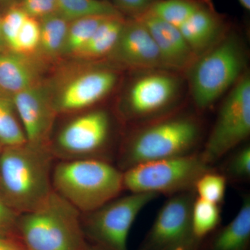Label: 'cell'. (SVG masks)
I'll return each instance as SVG.
<instances>
[{"mask_svg": "<svg viewBox=\"0 0 250 250\" xmlns=\"http://www.w3.org/2000/svg\"><path fill=\"white\" fill-rule=\"evenodd\" d=\"M28 15L18 2L11 5L1 15V29L5 47L15 52L18 34Z\"/></svg>", "mask_w": 250, "mask_h": 250, "instance_id": "27", "label": "cell"}, {"mask_svg": "<svg viewBox=\"0 0 250 250\" xmlns=\"http://www.w3.org/2000/svg\"><path fill=\"white\" fill-rule=\"evenodd\" d=\"M123 102V113L136 126L177 110L183 80L178 72L165 70H137Z\"/></svg>", "mask_w": 250, "mask_h": 250, "instance_id": "7", "label": "cell"}, {"mask_svg": "<svg viewBox=\"0 0 250 250\" xmlns=\"http://www.w3.org/2000/svg\"><path fill=\"white\" fill-rule=\"evenodd\" d=\"M138 18L150 32L166 70L187 73L197 58L178 28L150 13Z\"/></svg>", "mask_w": 250, "mask_h": 250, "instance_id": "15", "label": "cell"}, {"mask_svg": "<svg viewBox=\"0 0 250 250\" xmlns=\"http://www.w3.org/2000/svg\"><path fill=\"white\" fill-rule=\"evenodd\" d=\"M242 39L229 28L216 42L199 56L187 72L189 89L199 111L211 107L247 71Z\"/></svg>", "mask_w": 250, "mask_h": 250, "instance_id": "4", "label": "cell"}, {"mask_svg": "<svg viewBox=\"0 0 250 250\" xmlns=\"http://www.w3.org/2000/svg\"><path fill=\"white\" fill-rule=\"evenodd\" d=\"M250 134V76L248 70L229 91L201 153L212 166L244 142Z\"/></svg>", "mask_w": 250, "mask_h": 250, "instance_id": "8", "label": "cell"}, {"mask_svg": "<svg viewBox=\"0 0 250 250\" xmlns=\"http://www.w3.org/2000/svg\"><path fill=\"white\" fill-rule=\"evenodd\" d=\"M228 182L221 172L212 168L198 179L194 190L197 197L220 206L225 200Z\"/></svg>", "mask_w": 250, "mask_h": 250, "instance_id": "26", "label": "cell"}, {"mask_svg": "<svg viewBox=\"0 0 250 250\" xmlns=\"http://www.w3.org/2000/svg\"><path fill=\"white\" fill-rule=\"evenodd\" d=\"M250 197H243L236 216L212 238L208 250H249Z\"/></svg>", "mask_w": 250, "mask_h": 250, "instance_id": "18", "label": "cell"}, {"mask_svg": "<svg viewBox=\"0 0 250 250\" xmlns=\"http://www.w3.org/2000/svg\"><path fill=\"white\" fill-rule=\"evenodd\" d=\"M195 190L171 195L158 212L139 250H197L192 209Z\"/></svg>", "mask_w": 250, "mask_h": 250, "instance_id": "11", "label": "cell"}, {"mask_svg": "<svg viewBox=\"0 0 250 250\" xmlns=\"http://www.w3.org/2000/svg\"><path fill=\"white\" fill-rule=\"evenodd\" d=\"M108 17L110 16H86L70 21L62 56L75 57L90 40L101 23Z\"/></svg>", "mask_w": 250, "mask_h": 250, "instance_id": "23", "label": "cell"}, {"mask_svg": "<svg viewBox=\"0 0 250 250\" xmlns=\"http://www.w3.org/2000/svg\"><path fill=\"white\" fill-rule=\"evenodd\" d=\"M205 0H159L148 12L179 28Z\"/></svg>", "mask_w": 250, "mask_h": 250, "instance_id": "25", "label": "cell"}, {"mask_svg": "<svg viewBox=\"0 0 250 250\" xmlns=\"http://www.w3.org/2000/svg\"><path fill=\"white\" fill-rule=\"evenodd\" d=\"M113 5L123 15L136 18L147 12L159 0H113Z\"/></svg>", "mask_w": 250, "mask_h": 250, "instance_id": "32", "label": "cell"}, {"mask_svg": "<svg viewBox=\"0 0 250 250\" xmlns=\"http://www.w3.org/2000/svg\"><path fill=\"white\" fill-rule=\"evenodd\" d=\"M41 62L32 56L0 52V93L12 97L42 82Z\"/></svg>", "mask_w": 250, "mask_h": 250, "instance_id": "17", "label": "cell"}, {"mask_svg": "<svg viewBox=\"0 0 250 250\" xmlns=\"http://www.w3.org/2000/svg\"><path fill=\"white\" fill-rule=\"evenodd\" d=\"M211 167L200 152L150 161L123 171V185L130 192L171 196L194 190L198 179Z\"/></svg>", "mask_w": 250, "mask_h": 250, "instance_id": "6", "label": "cell"}, {"mask_svg": "<svg viewBox=\"0 0 250 250\" xmlns=\"http://www.w3.org/2000/svg\"><path fill=\"white\" fill-rule=\"evenodd\" d=\"M40 38V22L28 16L18 34L15 52L31 56L37 53Z\"/></svg>", "mask_w": 250, "mask_h": 250, "instance_id": "29", "label": "cell"}, {"mask_svg": "<svg viewBox=\"0 0 250 250\" xmlns=\"http://www.w3.org/2000/svg\"><path fill=\"white\" fill-rule=\"evenodd\" d=\"M17 2L28 16L39 21L58 13L57 0H18Z\"/></svg>", "mask_w": 250, "mask_h": 250, "instance_id": "30", "label": "cell"}, {"mask_svg": "<svg viewBox=\"0 0 250 250\" xmlns=\"http://www.w3.org/2000/svg\"><path fill=\"white\" fill-rule=\"evenodd\" d=\"M178 29L198 57L214 45L229 28L225 16L215 9L211 0H205Z\"/></svg>", "mask_w": 250, "mask_h": 250, "instance_id": "16", "label": "cell"}, {"mask_svg": "<svg viewBox=\"0 0 250 250\" xmlns=\"http://www.w3.org/2000/svg\"><path fill=\"white\" fill-rule=\"evenodd\" d=\"M118 80L114 69L88 64L65 70L48 85L58 114L85 109L100 103L113 90Z\"/></svg>", "mask_w": 250, "mask_h": 250, "instance_id": "9", "label": "cell"}, {"mask_svg": "<svg viewBox=\"0 0 250 250\" xmlns=\"http://www.w3.org/2000/svg\"><path fill=\"white\" fill-rule=\"evenodd\" d=\"M19 216L0 195V236H15Z\"/></svg>", "mask_w": 250, "mask_h": 250, "instance_id": "31", "label": "cell"}, {"mask_svg": "<svg viewBox=\"0 0 250 250\" xmlns=\"http://www.w3.org/2000/svg\"><path fill=\"white\" fill-rule=\"evenodd\" d=\"M0 250H27L21 240L15 236H0Z\"/></svg>", "mask_w": 250, "mask_h": 250, "instance_id": "33", "label": "cell"}, {"mask_svg": "<svg viewBox=\"0 0 250 250\" xmlns=\"http://www.w3.org/2000/svg\"><path fill=\"white\" fill-rule=\"evenodd\" d=\"M80 213L53 190L39 208L20 215L17 233L27 250H85Z\"/></svg>", "mask_w": 250, "mask_h": 250, "instance_id": "5", "label": "cell"}, {"mask_svg": "<svg viewBox=\"0 0 250 250\" xmlns=\"http://www.w3.org/2000/svg\"><path fill=\"white\" fill-rule=\"evenodd\" d=\"M240 4L247 11L250 10V0H238Z\"/></svg>", "mask_w": 250, "mask_h": 250, "instance_id": "35", "label": "cell"}, {"mask_svg": "<svg viewBox=\"0 0 250 250\" xmlns=\"http://www.w3.org/2000/svg\"><path fill=\"white\" fill-rule=\"evenodd\" d=\"M109 57L120 65L136 70H166L155 41L138 18L126 20Z\"/></svg>", "mask_w": 250, "mask_h": 250, "instance_id": "14", "label": "cell"}, {"mask_svg": "<svg viewBox=\"0 0 250 250\" xmlns=\"http://www.w3.org/2000/svg\"><path fill=\"white\" fill-rule=\"evenodd\" d=\"M203 134V123L197 115L177 110L138 125L121 148L118 168L124 171L144 163L197 152Z\"/></svg>", "mask_w": 250, "mask_h": 250, "instance_id": "1", "label": "cell"}, {"mask_svg": "<svg viewBox=\"0 0 250 250\" xmlns=\"http://www.w3.org/2000/svg\"><path fill=\"white\" fill-rule=\"evenodd\" d=\"M3 147H4V146H2V145L0 143V155H1V151H2Z\"/></svg>", "mask_w": 250, "mask_h": 250, "instance_id": "37", "label": "cell"}, {"mask_svg": "<svg viewBox=\"0 0 250 250\" xmlns=\"http://www.w3.org/2000/svg\"><path fill=\"white\" fill-rule=\"evenodd\" d=\"M57 12L68 21L92 16H123L106 0H57Z\"/></svg>", "mask_w": 250, "mask_h": 250, "instance_id": "21", "label": "cell"}, {"mask_svg": "<svg viewBox=\"0 0 250 250\" xmlns=\"http://www.w3.org/2000/svg\"><path fill=\"white\" fill-rule=\"evenodd\" d=\"M4 49H6V47H5L4 39H3L2 34H1V15H0V52L4 50Z\"/></svg>", "mask_w": 250, "mask_h": 250, "instance_id": "36", "label": "cell"}, {"mask_svg": "<svg viewBox=\"0 0 250 250\" xmlns=\"http://www.w3.org/2000/svg\"><path fill=\"white\" fill-rule=\"evenodd\" d=\"M111 116L103 109L87 112L67 123L57 136V150L66 159H103L111 134Z\"/></svg>", "mask_w": 250, "mask_h": 250, "instance_id": "12", "label": "cell"}, {"mask_svg": "<svg viewBox=\"0 0 250 250\" xmlns=\"http://www.w3.org/2000/svg\"><path fill=\"white\" fill-rule=\"evenodd\" d=\"M11 98L27 143L51 149V133L57 113L48 83L41 82Z\"/></svg>", "mask_w": 250, "mask_h": 250, "instance_id": "13", "label": "cell"}, {"mask_svg": "<svg viewBox=\"0 0 250 250\" xmlns=\"http://www.w3.org/2000/svg\"><path fill=\"white\" fill-rule=\"evenodd\" d=\"M53 154L29 143L4 146L0 155V195L18 214L39 208L54 189Z\"/></svg>", "mask_w": 250, "mask_h": 250, "instance_id": "2", "label": "cell"}, {"mask_svg": "<svg viewBox=\"0 0 250 250\" xmlns=\"http://www.w3.org/2000/svg\"><path fill=\"white\" fill-rule=\"evenodd\" d=\"M224 165L222 174L228 180L233 182H248L250 178V146L233 149Z\"/></svg>", "mask_w": 250, "mask_h": 250, "instance_id": "28", "label": "cell"}, {"mask_svg": "<svg viewBox=\"0 0 250 250\" xmlns=\"http://www.w3.org/2000/svg\"><path fill=\"white\" fill-rule=\"evenodd\" d=\"M221 221L220 205L195 197L192 209V229L197 241L213 232Z\"/></svg>", "mask_w": 250, "mask_h": 250, "instance_id": "24", "label": "cell"}, {"mask_svg": "<svg viewBox=\"0 0 250 250\" xmlns=\"http://www.w3.org/2000/svg\"><path fill=\"white\" fill-rule=\"evenodd\" d=\"M158 197L149 192H130L87 213L86 228L95 241L108 250H128V237L141 211Z\"/></svg>", "mask_w": 250, "mask_h": 250, "instance_id": "10", "label": "cell"}, {"mask_svg": "<svg viewBox=\"0 0 250 250\" xmlns=\"http://www.w3.org/2000/svg\"><path fill=\"white\" fill-rule=\"evenodd\" d=\"M54 191L80 213H89L119 196L123 172L104 159H66L53 167Z\"/></svg>", "mask_w": 250, "mask_h": 250, "instance_id": "3", "label": "cell"}, {"mask_svg": "<svg viewBox=\"0 0 250 250\" xmlns=\"http://www.w3.org/2000/svg\"><path fill=\"white\" fill-rule=\"evenodd\" d=\"M39 22L41 38L37 53L47 59L62 56L70 21L56 13L39 20Z\"/></svg>", "mask_w": 250, "mask_h": 250, "instance_id": "20", "label": "cell"}, {"mask_svg": "<svg viewBox=\"0 0 250 250\" xmlns=\"http://www.w3.org/2000/svg\"><path fill=\"white\" fill-rule=\"evenodd\" d=\"M126 21L124 16H110L101 23L90 40L75 58L83 61H96L109 57L116 47Z\"/></svg>", "mask_w": 250, "mask_h": 250, "instance_id": "19", "label": "cell"}, {"mask_svg": "<svg viewBox=\"0 0 250 250\" xmlns=\"http://www.w3.org/2000/svg\"><path fill=\"white\" fill-rule=\"evenodd\" d=\"M18 1V0H0V7L6 9L11 5L17 2Z\"/></svg>", "mask_w": 250, "mask_h": 250, "instance_id": "34", "label": "cell"}, {"mask_svg": "<svg viewBox=\"0 0 250 250\" xmlns=\"http://www.w3.org/2000/svg\"><path fill=\"white\" fill-rule=\"evenodd\" d=\"M27 143L12 98L0 93V143L14 146Z\"/></svg>", "mask_w": 250, "mask_h": 250, "instance_id": "22", "label": "cell"}]
</instances>
